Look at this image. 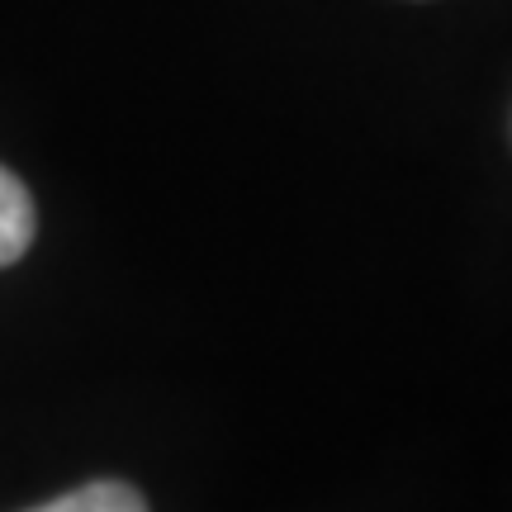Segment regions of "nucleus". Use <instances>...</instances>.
<instances>
[{"label": "nucleus", "mask_w": 512, "mask_h": 512, "mask_svg": "<svg viewBox=\"0 0 512 512\" xmlns=\"http://www.w3.org/2000/svg\"><path fill=\"white\" fill-rule=\"evenodd\" d=\"M34 223H38L34 219V200H29L24 181L0 166V266H10V261H19V256L29 252Z\"/></svg>", "instance_id": "1"}, {"label": "nucleus", "mask_w": 512, "mask_h": 512, "mask_svg": "<svg viewBox=\"0 0 512 512\" xmlns=\"http://www.w3.org/2000/svg\"><path fill=\"white\" fill-rule=\"evenodd\" d=\"M34 512H147L143 494L133 484H119V479H95V484H81L72 494L53 498Z\"/></svg>", "instance_id": "2"}]
</instances>
